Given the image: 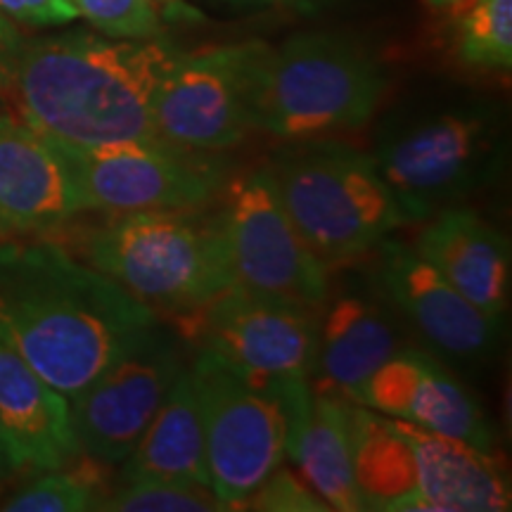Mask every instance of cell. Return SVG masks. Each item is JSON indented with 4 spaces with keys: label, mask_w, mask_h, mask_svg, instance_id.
Segmentation results:
<instances>
[{
    "label": "cell",
    "mask_w": 512,
    "mask_h": 512,
    "mask_svg": "<svg viewBox=\"0 0 512 512\" xmlns=\"http://www.w3.org/2000/svg\"><path fill=\"white\" fill-rule=\"evenodd\" d=\"M380 254L389 299L434 349L456 358L489 354L501 332V318L486 316L467 302L415 247L384 240Z\"/></svg>",
    "instance_id": "obj_14"
},
{
    "label": "cell",
    "mask_w": 512,
    "mask_h": 512,
    "mask_svg": "<svg viewBox=\"0 0 512 512\" xmlns=\"http://www.w3.org/2000/svg\"><path fill=\"white\" fill-rule=\"evenodd\" d=\"M83 254L150 309L197 311L233 287L219 219L197 209L114 216Z\"/></svg>",
    "instance_id": "obj_4"
},
{
    "label": "cell",
    "mask_w": 512,
    "mask_h": 512,
    "mask_svg": "<svg viewBox=\"0 0 512 512\" xmlns=\"http://www.w3.org/2000/svg\"><path fill=\"white\" fill-rule=\"evenodd\" d=\"M427 3H430L432 8H451V5H456L458 0H427Z\"/></svg>",
    "instance_id": "obj_31"
},
{
    "label": "cell",
    "mask_w": 512,
    "mask_h": 512,
    "mask_svg": "<svg viewBox=\"0 0 512 512\" xmlns=\"http://www.w3.org/2000/svg\"><path fill=\"white\" fill-rule=\"evenodd\" d=\"M256 3H278V0H256Z\"/></svg>",
    "instance_id": "obj_32"
},
{
    "label": "cell",
    "mask_w": 512,
    "mask_h": 512,
    "mask_svg": "<svg viewBox=\"0 0 512 512\" xmlns=\"http://www.w3.org/2000/svg\"><path fill=\"white\" fill-rule=\"evenodd\" d=\"M245 508L249 510H271V512H328L316 491L309 484L294 477L283 465L266 477V482L247 498Z\"/></svg>",
    "instance_id": "obj_27"
},
{
    "label": "cell",
    "mask_w": 512,
    "mask_h": 512,
    "mask_svg": "<svg viewBox=\"0 0 512 512\" xmlns=\"http://www.w3.org/2000/svg\"><path fill=\"white\" fill-rule=\"evenodd\" d=\"M81 17L112 38H157V0H72Z\"/></svg>",
    "instance_id": "obj_26"
},
{
    "label": "cell",
    "mask_w": 512,
    "mask_h": 512,
    "mask_svg": "<svg viewBox=\"0 0 512 512\" xmlns=\"http://www.w3.org/2000/svg\"><path fill=\"white\" fill-rule=\"evenodd\" d=\"M271 171L287 214L328 271L380 247L408 223L373 157L349 147L304 145Z\"/></svg>",
    "instance_id": "obj_6"
},
{
    "label": "cell",
    "mask_w": 512,
    "mask_h": 512,
    "mask_svg": "<svg viewBox=\"0 0 512 512\" xmlns=\"http://www.w3.org/2000/svg\"><path fill=\"white\" fill-rule=\"evenodd\" d=\"M121 479H159L209 486L202 413L190 370L183 368L171 384L155 418L124 460Z\"/></svg>",
    "instance_id": "obj_20"
},
{
    "label": "cell",
    "mask_w": 512,
    "mask_h": 512,
    "mask_svg": "<svg viewBox=\"0 0 512 512\" xmlns=\"http://www.w3.org/2000/svg\"><path fill=\"white\" fill-rule=\"evenodd\" d=\"M55 145L67 159L83 207L110 216L202 209L223 183V166L211 152L188 150L166 140L95 147Z\"/></svg>",
    "instance_id": "obj_9"
},
{
    "label": "cell",
    "mask_w": 512,
    "mask_h": 512,
    "mask_svg": "<svg viewBox=\"0 0 512 512\" xmlns=\"http://www.w3.org/2000/svg\"><path fill=\"white\" fill-rule=\"evenodd\" d=\"M190 377L200 401L209 489L228 510L245 508L266 477L290 460L311 408L309 380L252 382L207 349L197 354Z\"/></svg>",
    "instance_id": "obj_3"
},
{
    "label": "cell",
    "mask_w": 512,
    "mask_h": 512,
    "mask_svg": "<svg viewBox=\"0 0 512 512\" xmlns=\"http://www.w3.org/2000/svg\"><path fill=\"white\" fill-rule=\"evenodd\" d=\"M12 470H15V463H12L8 441H5L3 430H0V482H3V479L8 477Z\"/></svg>",
    "instance_id": "obj_30"
},
{
    "label": "cell",
    "mask_w": 512,
    "mask_h": 512,
    "mask_svg": "<svg viewBox=\"0 0 512 512\" xmlns=\"http://www.w3.org/2000/svg\"><path fill=\"white\" fill-rule=\"evenodd\" d=\"M197 311L202 349L252 382L309 380L318 351L316 309L230 287Z\"/></svg>",
    "instance_id": "obj_12"
},
{
    "label": "cell",
    "mask_w": 512,
    "mask_h": 512,
    "mask_svg": "<svg viewBox=\"0 0 512 512\" xmlns=\"http://www.w3.org/2000/svg\"><path fill=\"white\" fill-rule=\"evenodd\" d=\"M384 79L366 50L335 34L264 48L252 83V126L285 140L354 131L380 105Z\"/></svg>",
    "instance_id": "obj_5"
},
{
    "label": "cell",
    "mask_w": 512,
    "mask_h": 512,
    "mask_svg": "<svg viewBox=\"0 0 512 512\" xmlns=\"http://www.w3.org/2000/svg\"><path fill=\"white\" fill-rule=\"evenodd\" d=\"M0 430L12 463L34 470H60L76 453L69 399L43 380L0 337Z\"/></svg>",
    "instance_id": "obj_17"
},
{
    "label": "cell",
    "mask_w": 512,
    "mask_h": 512,
    "mask_svg": "<svg viewBox=\"0 0 512 512\" xmlns=\"http://www.w3.org/2000/svg\"><path fill=\"white\" fill-rule=\"evenodd\" d=\"M183 361L157 328L69 399L79 451L98 463H124L162 406Z\"/></svg>",
    "instance_id": "obj_11"
},
{
    "label": "cell",
    "mask_w": 512,
    "mask_h": 512,
    "mask_svg": "<svg viewBox=\"0 0 512 512\" xmlns=\"http://www.w3.org/2000/svg\"><path fill=\"white\" fill-rule=\"evenodd\" d=\"M356 403L486 451L494 448V427L475 396L439 361L420 351L401 349L382 363Z\"/></svg>",
    "instance_id": "obj_13"
},
{
    "label": "cell",
    "mask_w": 512,
    "mask_h": 512,
    "mask_svg": "<svg viewBox=\"0 0 512 512\" xmlns=\"http://www.w3.org/2000/svg\"><path fill=\"white\" fill-rule=\"evenodd\" d=\"M100 498L95 484L81 472L48 470L46 477L36 479L27 489L12 496L3 510L10 512H83L98 510Z\"/></svg>",
    "instance_id": "obj_25"
},
{
    "label": "cell",
    "mask_w": 512,
    "mask_h": 512,
    "mask_svg": "<svg viewBox=\"0 0 512 512\" xmlns=\"http://www.w3.org/2000/svg\"><path fill=\"white\" fill-rule=\"evenodd\" d=\"M415 252L486 316L501 318L508 309L510 245L475 211H441L420 233Z\"/></svg>",
    "instance_id": "obj_18"
},
{
    "label": "cell",
    "mask_w": 512,
    "mask_h": 512,
    "mask_svg": "<svg viewBox=\"0 0 512 512\" xmlns=\"http://www.w3.org/2000/svg\"><path fill=\"white\" fill-rule=\"evenodd\" d=\"M354 475L366 510L413 512L418 496L415 458L394 418L354 403Z\"/></svg>",
    "instance_id": "obj_22"
},
{
    "label": "cell",
    "mask_w": 512,
    "mask_h": 512,
    "mask_svg": "<svg viewBox=\"0 0 512 512\" xmlns=\"http://www.w3.org/2000/svg\"><path fill=\"white\" fill-rule=\"evenodd\" d=\"M351 411L354 403L342 396L313 392L309 415L290 453L304 482L337 512L366 510L354 475Z\"/></svg>",
    "instance_id": "obj_21"
},
{
    "label": "cell",
    "mask_w": 512,
    "mask_h": 512,
    "mask_svg": "<svg viewBox=\"0 0 512 512\" xmlns=\"http://www.w3.org/2000/svg\"><path fill=\"white\" fill-rule=\"evenodd\" d=\"M0 10L19 22L36 24V27L64 24L79 17V10L72 0H0Z\"/></svg>",
    "instance_id": "obj_28"
},
{
    "label": "cell",
    "mask_w": 512,
    "mask_h": 512,
    "mask_svg": "<svg viewBox=\"0 0 512 512\" xmlns=\"http://www.w3.org/2000/svg\"><path fill=\"white\" fill-rule=\"evenodd\" d=\"M157 328L110 275L55 245H0V337L72 399Z\"/></svg>",
    "instance_id": "obj_1"
},
{
    "label": "cell",
    "mask_w": 512,
    "mask_h": 512,
    "mask_svg": "<svg viewBox=\"0 0 512 512\" xmlns=\"http://www.w3.org/2000/svg\"><path fill=\"white\" fill-rule=\"evenodd\" d=\"M83 209L60 147L24 121L0 117V233H48Z\"/></svg>",
    "instance_id": "obj_15"
},
{
    "label": "cell",
    "mask_w": 512,
    "mask_h": 512,
    "mask_svg": "<svg viewBox=\"0 0 512 512\" xmlns=\"http://www.w3.org/2000/svg\"><path fill=\"white\" fill-rule=\"evenodd\" d=\"M216 219L233 287L311 309L328 299V268L287 214L271 169L230 183Z\"/></svg>",
    "instance_id": "obj_7"
},
{
    "label": "cell",
    "mask_w": 512,
    "mask_h": 512,
    "mask_svg": "<svg viewBox=\"0 0 512 512\" xmlns=\"http://www.w3.org/2000/svg\"><path fill=\"white\" fill-rule=\"evenodd\" d=\"M176 55L159 38H112L86 31L19 48L10 93L27 126L76 147L162 140L152 95Z\"/></svg>",
    "instance_id": "obj_2"
},
{
    "label": "cell",
    "mask_w": 512,
    "mask_h": 512,
    "mask_svg": "<svg viewBox=\"0 0 512 512\" xmlns=\"http://www.w3.org/2000/svg\"><path fill=\"white\" fill-rule=\"evenodd\" d=\"M264 43L176 53L152 95L157 136L188 150L221 152L252 131V83Z\"/></svg>",
    "instance_id": "obj_10"
},
{
    "label": "cell",
    "mask_w": 512,
    "mask_h": 512,
    "mask_svg": "<svg viewBox=\"0 0 512 512\" xmlns=\"http://www.w3.org/2000/svg\"><path fill=\"white\" fill-rule=\"evenodd\" d=\"M373 162L408 223L425 221L494 176L501 138L482 114L444 112L394 128Z\"/></svg>",
    "instance_id": "obj_8"
},
{
    "label": "cell",
    "mask_w": 512,
    "mask_h": 512,
    "mask_svg": "<svg viewBox=\"0 0 512 512\" xmlns=\"http://www.w3.org/2000/svg\"><path fill=\"white\" fill-rule=\"evenodd\" d=\"M98 510L107 512H223L228 510L204 484L133 479L112 496L100 498Z\"/></svg>",
    "instance_id": "obj_24"
},
{
    "label": "cell",
    "mask_w": 512,
    "mask_h": 512,
    "mask_svg": "<svg viewBox=\"0 0 512 512\" xmlns=\"http://www.w3.org/2000/svg\"><path fill=\"white\" fill-rule=\"evenodd\" d=\"M394 422L415 458L418 496L413 512L510 510V479L494 453L411 422Z\"/></svg>",
    "instance_id": "obj_16"
},
{
    "label": "cell",
    "mask_w": 512,
    "mask_h": 512,
    "mask_svg": "<svg viewBox=\"0 0 512 512\" xmlns=\"http://www.w3.org/2000/svg\"><path fill=\"white\" fill-rule=\"evenodd\" d=\"M456 53L477 69L512 67V0H458Z\"/></svg>",
    "instance_id": "obj_23"
},
{
    "label": "cell",
    "mask_w": 512,
    "mask_h": 512,
    "mask_svg": "<svg viewBox=\"0 0 512 512\" xmlns=\"http://www.w3.org/2000/svg\"><path fill=\"white\" fill-rule=\"evenodd\" d=\"M401 351L399 335L387 313L370 299L344 294L318 323V351L311 373L318 394L342 396L351 403L382 363Z\"/></svg>",
    "instance_id": "obj_19"
},
{
    "label": "cell",
    "mask_w": 512,
    "mask_h": 512,
    "mask_svg": "<svg viewBox=\"0 0 512 512\" xmlns=\"http://www.w3.org/2000/svg\"><path fill=\"white\" fill-rule=\"evenodd\" d=\"M19 48H22V38L8 19L0 15V95L10 93Z\"/></svg>",
    "instance_id": "obj_29"
}]
</instances>
